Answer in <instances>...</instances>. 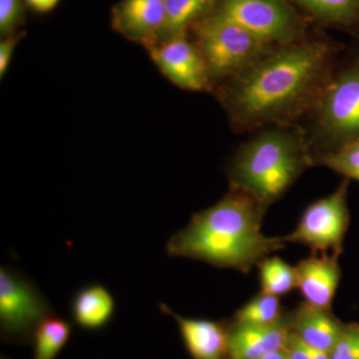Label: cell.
<instances>
[{
	"instance_id": "6da1fadb",
	"label": "cell",
	"mask_w": 359,
	"mask_h": 359,
	"mask_svg": "<svg viewBox=\"0 0 359 359\" xmlns=\"http://www.w3.org/2000/svg\"><path fill=\"white\" fill-rule=\"evenodd\" d=\"M341 47L314 33L273 47L236 76L216 85V95L237 131L292 126L316 107L337 67Z\"/></svg>"
},
{
	"instance_id": "7a4b0ae2",
	"label": "cell",
	"mask_w": 359,
	"mask_h": 359,
	"mask_svg": "<svg viewBox=\"0 0 359 359\" xmlns=\"http://www.w3.org/2000/svg\"><path fill=\"white\" fill-rule=\"evenodd\" d=\"M268 208L250 194L230 187L217 204L194 215L185 228L169 238L167 255L248 273L283 248L282 238L262 233Z\"/></svg>"
},
{
	"instance_id": "3957f363",
	"label": "cell",
	"mask_w": 359,
	"mask_h": 359,
	"mask_svg": "<svg viewBox=\"0 0 359 359\" xmlns=\"http://www.w3.org/2000/svg\"><path fill=\"white\" fill-rule=\"evenodd\" d=\"M311 166L313 155L304 128L268 127L238 148L229 169L230 187L269 205Z\"/></svg>"
},
{
	"instance_id": "277c9868",
	"label": "cell",
	"mask_w": 359,
	"mask_h": 359,
	"mask_svg": "<svg viewBox=\"0 0 359 359\" xmlns=\"http://www.w3.org/2000/svg\"><path fill=\"white\" fill-rule=\"evenodd\" d=\"M304 130L313 160L359 137V60L335 67Z\"/></svg>"
},
{
	"instance_id": "5b68a950",
	"label": "cell",
	"mask_w": 359,
	"mask_h": 359,
	"mask_svg": "<svg viewBox=\"0 0 359 359\" xmlns=\"http://www.w3.org/2000/svg\"><path fill=\"white\" fill-rule=\"evenodd\" d=\"M192 29L212 87L247 69L276 47L215 13Z\"/></svg>"
},
{
	"instance_id": "8992f818",
	"label": "cell",
	"mask_w": 359,
	"mask_h": 359,
	"mask_svg": "<svg viewBox=\"0 0 359 359\" xmlns=\"http://www.w3.org/2000/svg\"><path fill=\"white\" fill-rule=\"evenodd\" d=\"M212 13L273 46L306 39L311 23L287 0H219Z\"/></svg>"
},
{
	"instance_id": "52a82bcc",
	"label": "cell",
	"mask_w": 359,
	"mask_h": 359,
	"mask_svg": "<svg viewBox=\"0 0 359 359\" xmlns=\"http://www.w3.org/2000/svg\"><path fill=\"white\" fill-rule=\"evenodd\" d=\"M54 313L32 280L8 266L0 269V334L6 344H32L35 330Z\"/></svg>"
},
{
	"instance_id": "ba28073f",
	"label": "cell",
	"mask_w": 359,
	"mask_h": 359,
	"mask_svg": "<svg viewBox=\"0 0 359 359\" xmlns=\"http://www.w3.org/2000/svg\"><path fill=\"white\" fill-rule=\"evenodd\" d=\"M349 179H344L334 193L309 205L299 226L283 242L308 245L314 252H341L342 242L349 224L347 192Z\"/></svg>"
},
{
	"instance_id": "9c48e42d",
	"label": "cell",
	"mask_w": 359,
	"mask_h": 359,
	"mask_svg": "<svg viewBox=\"0 0 359 359\" xmlns=\"http://www.w3.org/2000/svg\"><path fill=\"white\" fill-rule=\"evenodd\" d=\"M148 50L163 75L180 88L189 91L212 88L202 54L188 35L162 40Z\"/></svg>"
},
{
	"instance_id": "30bf717a",
	"label": "cell",
	"mask_w": 359,
	"mask_h": 359,
	"mask_svg": "<svg viewBox=\"0 0 359 359\" xmlns=\"http://www.w3.org/2000/svg\"><path fill=\"white\" fill-rule=\"evenodd\" d=\"M112 21L123 36L149 48L163 39L166 0H121L114 7Z\"/></svg>"
},
{
	"instance_id": "8fae6325",
	"label": "cell",
	"mask_w": 359,
	"mask_h": 359,
	"mask_svg": "<svg viewBox=\"0 0 359 359\" xmlns=\"http://www.w3.org/2000/svg\"><path fill=\"white\" fill-rule=\"evenodd\" d=\"M339 256V254L328 256L327 252H321V256L313 255L302 259L295 266L297 287L309 304L332 311V304L341 278Z\"/></svg>"
},
{
	"instance_id": "7c38bea8",
	"label": "cell",
	"mask_w": 359,
	"mask_h": 359,
	"mask_svg": "<svg viewBox=\"0 0 359 359\" xmlns=\"http://www.w3.org/2000/svg\"><path fill=\"white\" fill-rule=\"evenodd\" d=\"M160 311L173 318L187 351L193 359H226L229 356V332L218 321L184 318L166 304Z\"/></svg>"
},
{
	"instance_id": "4fadbf2b",
	"label": "cell",
	"mask_w": 359,
	"mask_h": 359,
	"mask_svg": "<svg viewBox=\"0 0 359 359\" xmlns=\"http://www.w3.org/2000/svg\"><path fill=\"white\" fill-rule=\"evenodd\" d=\"M290 327L280 320L268 325H235L229 332L231 359H259L287 346Z\"/></svg>"
},
{
	"instance_id": "5bb4252c",
	"label": "cell",
	"mask_w": 359,
	"mask_h": 359,
	"mask_svg": "<svg viewBox=\"0 0 359 359\" xmlns=\"http://www.w3.org/2000/svg\"><path fill=\"white\" fill-rule=\"evenodd\" d=\"M69 311L71 320L80 330L88 332H101L114 318L115 297L101 283H89L73 294Z\"/></svg>"
},
{
	"instance_id": "9a60e30c",
	"label": "cell",
	"mask_w": 359,
	"mask_h": 359,
	"mask_svg": "<svg viewBox=\"0 0 359 359\" xmlns=\"http://www.w3.org/2000/svg\"><path fill=\"white\" fill-rule=\"evenodd\" d=\"M344 325L332 316V311L304 302L294 311L290 327L306 346L330 354Z\"/></svg>"
},
{
	"instance_id": "2e32d148",
	"label": "cell",
	"mask_w": 359,
	"mask_h": 359,
	"mask_svg": "<svg viewBox=\"0 0 359 359\" xmlns=\"http://www.w3.org/2000/svg\"><path fill=\"white\" fill-rule=\"evenodd\" d=\"M311 25L334 28L359 39V0H287Z\"/></svg>"
},
{
	"instance_id": "e0dca14e",
	"label": "cell",
	"mask_w": 359,
	"mask_h": 359,
	"mask_svg": "<svg viewBox=\"0 0 359 359\" xmlns=\"http://www.w3.org/2000/svg\"><path fill=\"white\" fill-rule=\"evenodd\" d=\"M219 2V0H166V25L162 40L187 34L198 21L211 14Z\"/></svg>"
},
{
	"instance_id": "ac0fdd59",
	"label": "cell",
	"mask_w": 359,
	"mask_h": 359,
	"mask_svg": "<svg viewBox=\"0 0 359 359\" xmlns=\"http://www.w3.org/2000/svg\"><path fill=\"white\" fill-rule=\"evenodd\" d=\"M72 323L52 313L35 330L32 344V359H55L67 346L72 335Z\"/></svg>"
},
{
	"instance_id": "d6986e66",
	"label": "cell",
	"mask_w": 359,
	"mask_h": 359,
	"mask_svg": "<svg viewBox=\"0 0 359 359\" xmlns=\"http://www.w3.org/2000/svg\"><path fill=\"white\" fill-rule=\"evenodd\" d=\"M262 292L280 297L297 287V271L280 257H266L259 264Z\"/></svg>"
},
{
	"instance_id": "ffe728a7",
	"label": "cell",
	"mask_w": 359,
	"mask_h": 359,
	"mask_svg": "<svg viewBox=\"0 0 359 359\" xmlns=\"http://www.w3.org/2000/svg\"><path fill=\"white\" fill-rule=\"evenodd\" d=\"M235 325H268L282 320V308L278 297L268 294H257L238 309L235 314Z\"/></svg>"
},
{
	"instance_id": "44dd1931",
	"label": "cell",
	"mask_w": 359,
	"mask_h": 359,
	"mask_svg": "<svg viewBox=\"0 0 359 359\" xmlns=\"http://www.w3.org/2000/svg\"><path fill=\"white\" fill-rule=\"evenodd\" d=\"M314 165L330 168L347 179L359 182V137L332 152L316 156Z\"/></svg>"
},
{
	"instance_id": "7402d4cb",
	"label": "cell",
	"mask_w": 359,
	"mask_h": 359,
	"mask_svg": "<svg viewBox=\"0 0 359 359\" xmlns=\"http://www.w3.org/2000/svg\"><path fill=\"white\" fill-rule=\"evenodd\" d=\"M332 359H359V323L344 325L330 353Z\"/></svg>"
},
{
	"instance_id": "603a6c76",
	"label": "cell",
	"mask_w": 359,
	"mask_h": 359,
	"mask_svg": "<svg viewBox=\"0 0 359 359\" xmlns=\"http://www.w3.org/2000/svg\"><path fill=\"white\" fill-rule=\"evenodd\" d=\"M22 16L21 0H0V32L8 34L20 23Z\"/></svg>"
},
{
	"instance_id": "cb8c5ba5",
	"label": "cell",
	"mask_w": 359,
	"mask_h": 359,
	"mask_svg": "<svg viewBox=\"0 0 359 359\" xmlns=\"http://www.w3.org/2000/svg\"><path fill=\"white\" fill-rule=\"evenodd\" d=\"M20 36H11L2 40L0 43V76L6 75L7 68L11 65L14 49L18 45Z\"/></svg>"
},
{
	"instance_id": "d4e9b609",
	"label": "cell",
	"mask_w": 359,
	"mask_h": 359,
	"mask_svg": "<svg viewBox=\"0 0 359 359\" xmlns=\"http://www.w3.org/2000/svg\"><path fill=\"white\" fill-rule=\"evenodd\" d=\"M285 351L289 359H313L304 342L294 332H290Z\"/></svg>"
},
{
	"instance_id": "484cf974",
	"label": "cell",
	"mask_w": 359,
	"mask_h": 359,
	"mask_svg": "<svg viewBox=\"0 0 359 359\" xmlns=\"http://www.w3.org/2000/svg\"><path fill=\"white\" fill-rule=\"evenodd\" d=\"M26 4L32 7L37 13H45L52 11L59 2V0H25Z\"/></svg>"
},
{
	"instance_id": "4316f807",
	"label": "cell",
	"mask_w": 359,
	"mask_h": 359,
	"mask_svg": "<svg viewBox=\"0 0 359 359\" xmlns=\"http://www.w3.org/2000/svg\"><path fill=\"white\" fill-rule=\"evenodd\" d=\"M259 359H289V358H287V354L285 353V349H283V351H275V353L266 354V355H264L263 358Z\"/></svg>"
},
{
	"instance_id": "83f0119b",
	"label": "cell",
	"mask_w": 359,
	"mask_h": 359,
	"mask_svg": "<svg viewBox=\"0 0 359 359\" xmlns=\"http://www.w3.org/2000/svg\"><path fill=\"white\" fill-rule=\"evenodd\" d=\"M1 359H11V358H7V356L2 355Z\"/></svg>"
}]
</instances>
